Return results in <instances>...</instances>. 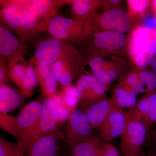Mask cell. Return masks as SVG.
<instances>
[{
    "label": "cell",
    "instance_id": "obj_9",
    "mask_svg": "<svg viewBox=\"0 0 156 156\" xmlns=\"http://www.w3.org/2000/svg\"><path fill=\"white\" fill-rule=\"evenodd\" d=\"M128 13L119 8L105 9L98 13L91 23L93 32L109 31L124 34L131 28Z\"/></svg>",
    "mask_w": 156,
    "mask_h": 156
},
{
    "label": "cell",
    "instance_id": "obj_4",
    "mask_svg": "<svg viewBox=\"0 0 156 156\" xmlns=\"http://www.w3.org/2000/svg\"><path fill=\"white\" fill-rule=\"evenodd\" d=\"M84 61L83 55L75 46L66 42L61 56L50 66L61 89L69 86L79 77Z\"/></svg>",
    "mask_w": 156,
    "mask_h": 156
},
{
    "label": "cell",
    "instance_id": "obj_36",
    "mask_svg": "<svg viewBox=\"0 0 156 156\" xmlns=\"http://www.w3.org/2000/svg\"><path fill=\"white\" fill-rule=\"evenodd\" d=\"M9 79L8 65L0 59V84L6 83Z\"/></svg>",
    "mask_w": 156,
    "mask_h": 156
},
{
    "label": "cell",
    "instance_id": "obj_10",
    "mask_svg": "<svg viewBox=\"0 0 156 156\" xmlns=\"http://www.w3.org/2000/svg\"><path fill=\"white\" fill-rule=\"evenodd\" d=\"M93 129L85 112L81 108H76L70 113L66 122L64 139L71 148L76 143L92 134Z\"/></svg>",
    "mask_w": 156,
    "mask_h": 156
},
{
    "label": "cell",
    "instance_id": "obj_12",
    "mask_svg": "<svg viewBox=\"0 0 156 156\" xmlns=\"http://www.w3.org/2000/svg\"><path fill=\"white\" fill-rule=\"evenodd\" d=\"M126 111L129 116L146 126L148 134L156 126V91L144 94L135 106Z\"/></svg>",
    "mask_w": 156,
    "mask_h": 156
},
{
    "label": "cell",
    "instance_id": "obj_3",
    "mask_svg": "<svg viewBox=\"0 0 156 156\" xmlns=\"http://www.w3.org/2000/svg\"><path fill=\"white\" fill-rule=\"evenodd\" d=\"M55 101L52 97L44 98L41 117L31 131L17 143L20 156H25L34 144L42 136L56 131L59 126Z\"/></svg>",
    "mask_w": 156,
    "mask_h": 156
},
{
    "label": "cell",
    "instance_id": "obj_34",
    "mask_svg": "<svg viewBox=\"0 0 156 156\" xmlns=\"http://www.w3.org/2000/svg\"><path fill=\"white\" fill-rule=\"evenodd\" d=\"M140 26L150 31L156 30V16L153 12L146 13L141 19Z\"/></svg>",
    "mask_w": 156,
    "mask_h": 156
},
{
    "label": "cell",
    "instance_id": "obj_19",
    "mask_svg": "<svg viewBox=\"0 0 156 156\" xmlns=\"http://www.w3.org/2000/svg\"><path fill=\"white\" fill-rule=\"evenodd\" d=\"M104 1L73 0L70 1L73 17L91 27V23L99 9L104 7Z\"/></svg>",
    "mask_w": 156,
    "mask_h": 156
},
{
    "label": "cell",
    "instance_id": "obj_23",
    "mask_svg": "<svg viewBox=\"0 0 156 156\" xmlns=\"http://www.w3.org/2000/svg\"><path fill=\"white\" fill-rule=\"evenodd\" d=\"M28 64V62L23 56L15 57L7 63L9 78L17 85L20 91L22 88L23 82Z\"/></svg>",
    "mask_w": 156,
    "mask_h": 156
},
{
    "label": "cell",
    "instance_id": "obj_40",
    "mask_svg": "<svg viewBox=\"0 0 156 156\" xmlns=\"http://www.w3.org/2000/svg\"><path fill=\"white\" fill-rule=\"evenodd\" d=\"M151 67L152 71L155 74L156 76V56L154 58L153 61L151 64Z\"/></svg>",
    "mask_w": 156,
    "mask_h": 156
},
{
    "label": "cell",
    "instance_id": "obj_28",
    "mask_svg": "<svg viewBox=\"0 0 156 156\" xmlns=\"http://www.w3.org/2000/svg\"><path fill=\"white\" fill-rule=\"evenodd\" d=\"M145 89V94L156 91V76L152 71L147 69L136 70Z\"/></svg>",
    "mask_w": 156,
    "mask_h": 156
},
{
    "label": "cell",
    "instance_id": "obj_17",
    "mask_svg": "<svg viewBox=\"0 0 156 156\" xmlns=\"http://www.w3.org/2000/svg\"><path fill=\"white\" fill-rule=\"evenodd\" d=\"M64 134L56 131L42 136L35 142L25 156H58Z\"/></svg>",
    "mask_w": 156,
    "mask_h": 156
},
{
    "label": "cell",
    "instance_id": "obj_16",
    "mask_svg": "<svg viewBox=\"0 0 156 156\" xmlns=\"http://www.w3.org/2000/svg\"><path fill=\"white\" fill-rule=\"evenodd\" d=\"M127 122L125 110L114 111L98 127L99 136L105 142L110 143L116 137L121 136L126 128Z\"/></svg>",
    "mask_w": 156,
    "mask_h": 156
},
{
    "label": "cell",
    "instance_id": "obj_2",
    "mask_svg": "<svg viewBox=\"0 0 156 156\" xmlns=\"http://www.w3.org/2000/svg\"><path fill=\"white\" fill-rule=\"evenodd\" d=\"M48 32L54 38L75 46H83L93 34L89 24L73 17L57 15L48 23Z\"/></svg>",
    "mask_w": 156,
    "mask_h": 156
},
{
    "label": "cell",
    "instance_id": "obj_18",
    "mask_svg": "<svg viewBox=\"0 0 156 156\" xmlns=\"http://www.w3.org/2000/svg\"><path fill=\"white\" fill-rule=\"evenodd\" d=\"M81 109L87 115L92 128H98L114 111L121 109L117 106L111 97L104 98L89 105L81 106Z\"/></svg>",
    "mask_w": 156,
    "mask_h": 156
},
{
    "label": "cell",
    "instance_id": "obj_33",
    "mask_svg": "<svg viewBox=\"0 0 156 156\" xmlns=\"http://www.w3.org/2000/svg\"><path fill=\"white\" fill-rule=\"evenodd\" d=\"M55 101V104L58 115V124L59 126L64 122L65 121H67L68 118L69 116L70 112L65 107L61 96L58 93L52 97Z\"/></svg>",
    "mask_w": 156,
    "mask_h": 156
},
{
    "label": "cell",
    "instance_id": "obj_38",
    "mask_svg": "<svg viewBox=\"0 0 156 156\" xmlns=\"http://www.w3.org/2000/svg\"><path fill=\"white\" fill-rule=\"evenodd\" d=\"M151 42L156 47V30L150 31Z\"/></svg>",
    "mask_w": 156,
    "mask_h": 156
},
{
    "label": "cell",
    "instance_id": "obj_25",
    "mask_svg": "<svg viewBox=\"0 0 156 156\" xmlns=\"http://www.w3.org/2000/svg\"><path fill=\"white\" fill-rule=\"evenodd\" d=\"M38 82L34 65L30 60L26 69L22 89L20 91L23 97H29L31 96Z\"/></svg>",
    "mask_w": 156,
    "mask_h": 156
},
{
    "label": "cell",
    "instance_id": "obj_27",
    "mask_svg": "<svg viewBox=\"0 0 156 156\" xmlns=\"http://www.w3.org/2000/svg\"><path fill=\"white\" fill-rule=\"evenodd\" d=\"M40 83L41 86L42 94L44 96L51 98L57 93L58 83L51 70Z\"/></svg>",
    "mask_w": 156,
    "mask_h": 156
},
{
    "label": "cell",
    "instance_id": "obj_37",
    "mask_svg": "<svg viewBox=\"0 0 156 156\" xmlns=\"http://www.w3.org/2000/svg\"><path fill=\"white\" fill-rule=\"evenodd\" d=\"M101 156H119V153L116 148L114 146L107 143Z\"/></svg>",
    "mask_w": 156,
    "mask_h": 156
},
{
    "label": "cell",
    "instance_id": "obj_15",
    "mask_svg": "<svg viewBox=\"0 0 156 156\" xmlns=\"http://www.w3.org/2000/svg\"><path fill=\"white\" fill-rule=\"evenodd\" d=\"M66 43L53 37L44 39L37 45L34 56L31 60L37 63L50 66L61 56Z\"/></svg>",
    "mask_w": 156,
    "mask_h": 156
},
{
    "label": "cell",
    "instance_id": "obj_14",
    "mask_svg": "<svg viewBox=\"0 0 156 156\" xmlns=\"http://www.w3.org/2000/svg\"><path fill=\"white\" fill-rule=\"evenodd\" d=\"M44 98H40L31 101L23 108L16 118V125L20 140L29 134L38 122Z\"/></svg>",
    "mask_w": 156,
    "mask_h": 156
},
{
    "label": "cell",
    "instance_id": "obj_21",
    "mask_svg": "<svg viewBox=\"0 0 156 156\" xmlns=\"http://www.w3.org/2000/svg\"><path fill=\"white\" fill-rule=\"evenodd\" d=\"M138 94L126 81L122 79L114 89L111 98L119 108L130 109L137 103Z\"/></svg>",
    "mask_w": 156,
    "mask_h": 156
},
{
    "label": "cell",
    "instance_id": "obj_39",
    "mask_svg": "<svg viewBox=\"0 0 156 156\" xmlns=\"http://www.w3.org/2000/svg\"><path fill=\"white\" fill-rule=\"evenodd\" d=\"M139 156H156V152L148 151V152L145 153L142 149Z\"/></svg>",
    "mask_w": 156,
    "mask_h": 156
},
{
    "label": "cell",
    "instance_id": "obj_5",
    "mask_svg": "<svg viewBox=\"0 0 156 156\" xmlns=\"http://www.w3.org/2000/svg\"><path fill=\"white\" fill-rule=\"evenodd\" d=\"M123 34L109 31L93 32L85 44L87 58L94 56H110L124 49L127 41Z\"/></svg>",
    "mask_w": 156,
    "mask_h": 156
},
{
    "label": "cell",
    "instance_id": "obj_35",
    "mask_svg": "<svg viewBox=\"0 0 156 156\" xmlns=\"http://www.w3.org/2000/svg\"><path fill=\"white\" fill-rule=\"evenodd\" d=\"M149 151L156 152V126L147 135L145 144Z\"/></svg>",
    "mask_w": 156,
    "mask_h": 156
},
{
    "label": "cell",
    "instance_id": "obj_8",
    "mask_svg": "<svg viewBox=\"0 0 156 156\" xmlns=\"http://www.w3.org/2000/svg\"><path fill=\"white\" fill-rule=\"evenodd\" d=\"M126 113L127 122L121 135V150L124 156H139L147 138V130L142 122L132 119Z\"/></svg>",
    "mask_w": 156,
    "mask_h": 156
},
{
    "label": "cell",
    "instance_id": "obj_31",
    "mask_svg": "<svg viewBox=\"0 0 156 156\" xmlns=\"http://www.w3.org/2000/svg\"><path fill=\"white\" fill-rule=\"evenodd\" d=\"M0 156H20L17 143L0 136Z\"/></svg>",
    "mask_w": 156,
    "mask_h": 156
},
{
    "label": "cell",
    "instance_id": "obj_1",
    "mask_svg": "<svg viewBox=\"0 0 156 156\" xmlns=\"http://www.w3.org/2000/svg\"><path fill=\"white\" fill-rule=\"evenodd\" d=\"M0 2L1 25L23 41L27 43L38 34L48 31L47 24L39 21L28 11Z\"/></svg>",
    "mask_w": 156,
    "mask_h": 156
},
{
    "label": "cell",
    "instance_id": "obj_41",
    "mask_svg": "<svg viewBox=\"0 0 156 156\" xmlns=\"http://www.w3.org/2000/svg\"><path fill=\"white\" fill-rule=\"evenodd\" d=\"M151 6L152 9V11L156 16V0L151 2Z\"/></svg>",
    "mask_w": 156,
    "mask_h": 156
},
{
    "label": "cell",
    "instance_id": "obj_13",
    "mask_svg": "<svg viewBox=\"0 0 156 156\" xmlns=\"http://www.w3.org/2000/svg\"><path fill=\"white\" fill-rule=\"evenodd\" d=\"M26 44L11 30L0 26V59L6 63L15 57H25L29 48Z\"/></svg>",
    "mask_w": 156,
    "mask_h": 156
},
{
    "label": "cell",
    "instance_id": "obj_24",
    "mask_svg": "<svg viewBox=\"0 0 156 156\" xmlns=\"http://www.w3.org/2000/svg\"><path fill=\"white\" fill-rule=\"evenodd\" d=\"M58 94L61 96L65 107L69 111L70 113L76 108L77 105L81 101L80 93L75 85L71 84L61 89Z\"/></svg>",
    "mask_w": 156,
    "mask_h": 156
},
{
    "label": "cell",
    "instance_id": "obj_29",
    "mask_svg": "<svg viewBox=\"0 0 156 156\" xmlns=\"http://www.w3.org/2000/svg\"><path fill=\"white\" fill-rule=\"evenodd\" d=\"M129 13L133 17L140 16L142 18L145 14L151 2L145 0H129L127 1Z\"/></svg>",
    "mask_w": 156,
    "mask_h": 156
},
{
    "label": "cell",
    "instance_id": "obj_30",
    "mask_svg": "<svg viewBox=\"0 0 156 156\" xmlns=\"http://www.w3.org/2000/svg\"><path fill=\"white\" fill-rule=\"evenodd\" d=\"M121 71V70L118 69L101 70L92 73L91 74L98 81L109 87L111 83L120 77Z\"/></svg>",
    "mask_w": 156,
    "mask_h": 156
},
{
    "label": "cell",
    "instance_id": "obj_26",
    "mask_svg": "<svg viewBox=\"0 0 156 156\" xmlns=\"http://www.w3.org/2000/svg\"><path fill=\"white\" fill-rule=\"evenodd\" d=\"M0 126L5 132L18 139L19 135L15 116L8 113L0 112Z\"/></svg>",
    "mask_w": 156,
    "mask_h": 156
},
{
    "label": "cell",
    "instance_id": "obj_6",
    "mask_svg": "<svg viewBox=\"0 0 156 156\" xmlns=\"http://www.w3.org/2000/svg\"><path fill=\"white\" fill-rule=\"evenodd\" d=\"M129 53L139 69H145L156 56V47L151 42L150 30L138 26L131 34Z\"/></svg>",
    "mask_w": 156,
    "mask_h": 156
},
{
    "label": "cell",
    "instance_id": "obj_7",
    "mask_svg": "<svg viewBox=\"0 0 156 156\" xmlns=\"http://www.w3.org/2000/svg\"><path fill=\"white\" fill-rule=\"evenodd\" d=\"M5 4L21 8L32 14L39 21L48 25L56 17L59 9L69 4V0H6L1 1Z\"/></svg>",
    "mask_w": 156,
    "mask_h": 156
},
{
    "label": "cell",
    "instance_id": "obj_22",
    "mask_svg": "<svg viewBox=\"0 0 156 156\" xmlns=\"http://www.w3.org/2000/svg\"><path fill=\"white\" fill-rule=\"evenodd\" d=\"M22 95L8 84H0V112L8 113L22 102Z\"/></svg>",
    "mask_w": 156,
    "mask_h": 156
},
{
    "label": "cell",
    "instance_id": "obj_32",
    "mask_svg": "<svg viewBox=\"0 0 156 156\" xmlns=\"http://www.w3.org/2000/svg\"><path fill=\"white\" fill-rule=\"evenodd\" d=\"M138 94H145V89L137 72L131 71L122 78Z\"/></svg>",
    "mask_w": 156,
    "mask_h": 156
},
{
    "label": "cell",
    "instance_id": "obj_11",
    "mask_svg": "<svg viewBox=\"0 0 156 156\" xmlns=\"http://www.w3.org/2000/svg\"><path fill=\"white\" fill-rule=\"evenodd\" d=\"M75 86L81 95V106L89 105L105 98L109 88L87 73L80 74Z\"/></svg>",
    "mask_w": 156,
    "mask_h": 156
},
{
    "label": "cell",
    "instance_id": "obj_20",
    "mask_svg": "<svg viewBox=\"0 0 156 156\" xmlns=\"http://www.w3.org/2000/svg\"><path fill=\"white\" fill-rule=\"evenodd\" d=\"M107 143L100 136L92 134L71 148L72 156H101Z\"/></svg>",
    "mask_w": 156,
    "mask_h": 156
}]
</instances>
